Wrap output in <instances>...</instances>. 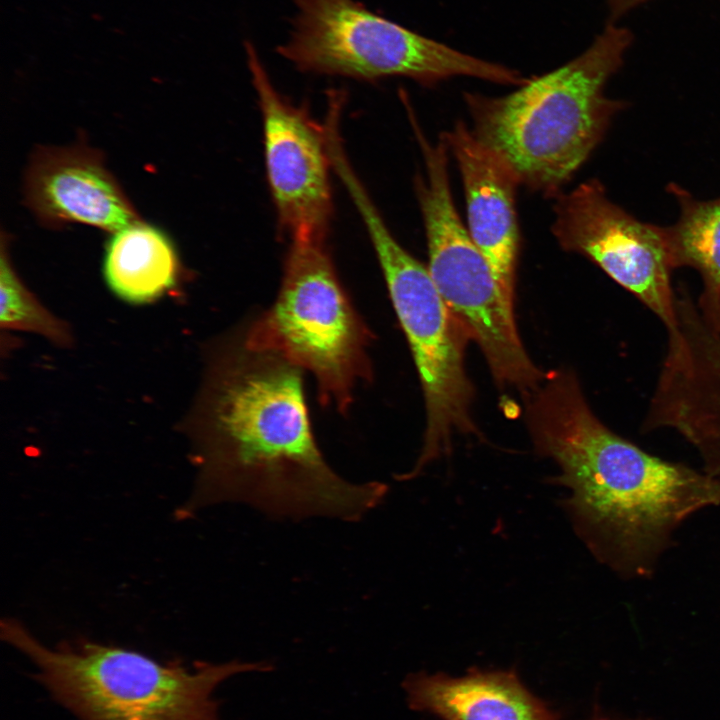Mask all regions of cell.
Instances as JSON below:
<instances>
[{
  "mask_svg": "<svg viewBox=\"0 0 720 720\" xmlns=\"http://www.w3.org/2000/svg\"><path fill=\"white\" fill-rule=\"evenodd\" d=\"M403 687L411 708L445 720H554L511 673L459 678L419 673L409 675Z\"/></svg>",
  "mask_w": 720,
  "mask_h": 720,
  "instance_id": "5bb4252c",
  "label": "cell"
},
{
  "mask_svg": "<svg viewBox=\"0 0 720 720\" xmlns=\"http://www.w3.org/2000/svg\"><path fill=\"white\" fill-rule=\"evenodd\" d=\"M289 40L278 53L305 73L375 81L390 76L431 86L453 76L522 85L518 71L453 49L355 0H292Z\"/></svg>",
  "mask_w": 720,
  "mask_h": 720,
  "instance_id": "ba28073f",
  "label": "cell"
},
{
  "mask_svg": "<svg viewBox=\"0 0 720 720\" xmlns=\"http://www.w3.org/2000/svg\"><path fill=\"white\" fill-rule=\"evenodd\" d=\"M642 429L678 433L698 452L705 472L720 479V333L696 308L685 309L668 335Z\"/></svg>",
  "mask_w": 720,
  "mask_h": 720,
  "instance_id": "8fae6325",
  "label": "cell"
},
{
  "mask_svg": "<svg viewBox=\"0 0 720 720\" xmlns=\"http://www.w3.org/2000/svg\"><path fill=\"white\" fill-rule=\"evenodd\" d=\"M668 190L680 211L667 227L674 267L699 273L702 290L696 304L705 323L720 333V197L696 199L676 184Z\"/></svg>",
  "mask_w": 720,
  "mask_h": 720,
  "instance_id": "2e32d148",
  "label": "cell"
},
{
  "mask_svg": "<svg viewBox=\"0 0 720 720\" xmlns=\"http://www.w3.org/2000/svg\"><path fill=\"white\" fill-rule=\"evenodd\" d=\"M24 199L48 227L78 223L113 233L140 220L102 155L84 144L35 151Z\"/></svg>",
  "mask_w": 720,
  "mask_h": 720,
  "instance_id": "7c38bea8",
  "label": "cell"
},
{
  "mask_svg": "<svg viewBox=\"0 0 720 720\" xmlns=\"http://www.w3.org/2000/svg\"><path fill=\"white\" fill-rule=\"evenodd\" d=\"M441 138L461 173L469 234L490 263L501 286L514 292L519 250L515 194L519 181L511 168L457 122Z\"/></svg>",
  "mask_w": 720,
  "mask_h": 720,
  "instance_id": "4fadbf2b",
  "label": "cell"
},
{
  "mask_svg": "<svg viewBox=\"0 0 720 720\" xmlns=\"http://www.w3.org/2000/svg\"><path fill=\"white\" fill-rule=\"evenodd\" d=\"M411 124L425 165L416 189L432 280L466 336L479 345L497 382L527 393L545 374L532 363L522 345L513 295L498 282L460 219L451 193L445 142L441 138L432 144L416 120Z\"/></svg>",
  "mask_w": 720,
  "mask_h": 720,
  "instance_id": "52a82bcc",
  "label": "cell"
},
{
  "mask_svg": "<svg viewBox=\"0 0 720 720\" xmlns=\"http://www.w3.org/2000/svg\"><path fill=\"white\" fill-rule=\"evenodd\" d=\"M526 395L532 441L559 467L551 482L569 491L563 507L576 534L620 575L649 576L680 524L720 505V479L651 455L610 430L572 374L552 371Z\"/></svg>",
  "mask_w": 720,
  "mask_h": 720,
  "instance_id": "7a4b0ae2",
  "label": "cell"
},
{
  "mask_svg": "<svg viewBox=\"0 0 720 720\" xmlns=\"http://www.w3.org/2000/svg\"><path fill=\"white\" fill-rule=\"evenodd\" d=\"M371 335L343 289L326 241L292 240L278 296L248 329L243 345L310 372L319 400L345 413L371 378Z\"/></svg>",
  "mask_w": 720,
  "mask_h": 720,
  "instance_id": "5b68a950",
  "label": "cell"
},
{
  "mask_svg": "<svg viewBox=\"0 0 720 720\" xmlns=\"http://www.w3.org/2000/svg\"><path fill=\"white\" fill-rule=\"evenodd\" d=\"M649 0H608L610 23L618 20L624 14L638 5Z\"/></svg>",
  "mask_w": 720,
  "mask_h": 720,
  "instance_id": "ac0fdd59",
  "label": "cell"
},
{
  "mask_svg": "<svg viewBox=\"0 0 720 720\" xmlns=\"http://www.w3.org/2000/svg\"><path fill=\"white\" fill-rule=\"evenodd\" d=\"M2 235L0 260V325L8 331L29 332L67 347L72 336L67 325L55 317L24 285L15 272Z\"/></svg>",
  "mask_w": 720,
  "mask_h": 720,
  "instance_id": "e0dca14e",
  "label": "cell"
},
{
  "mask_svg": "<svg viewBox=\"0 0 720 720\" xmlns=\"http://www.w3.org/2000/svg\"><path fill=\"white\" fill-rule=\"evenodd\" d=\"M0 637L35 665V680L79 720H221L213 694L222 682L274 669L266 660L160 662L84 639L48 647L13 618L2 619Z\"/></svg>",
  "mask_w": 720,
  "mask_h": 720,
  "instance_id": "277c9868",
  "label": "cell"
},
{
  "mask_svg": "<svg viewBox=\"0 0 720 720\" xmlns=\"http://www.w3.org/2000/svg\"><path fill=\"white\" fill-rule=\"evenodd\" d=\"M179 275L175 246L159 228L139 220L111 233L104 251L103 276L121 300L151 303L174 288Z\"/></svg>",
  "mask_w": 720,
  "mask_h": 720,
  "instance_id": "9a60e30c",
  "label": "cell"
},
{
  "mask_svg": "<svg viewBox=\"0 0 720 720\" xmlns=\"http://www.w3.org/2000/svg\"><path fill=\"white\" fill-rule=\"evenodd\" d=\"M555 198L552 232L560 246L598 265L649 308L667 332L673 330L675 267L668 228L635 218L612 202L596 179Z\"/></svg>",
  "mask_w": 720,
  "mask_h": 720,
  "instance_id": "9c48e42d",
  "label": "cell"
},
{
  "mask_svg": "<svg viewBox=\"0 0 720 720\" xmlns=\"http://www.w3.org/2000/svg\"><path fill=\"white\" fill-rule=\"evenodd\" d=\"M632 41L628 29L609 23L582 54L508 95L466 93L474 135L519 184L556 197L625 106L604 90Z\"/></svg>",
  "mask_w": 720,
  "mask_h": 720,
  "instance_id": "3957f363",
  "label": "cell"
},
{
  "mask_svg": "<svg viewBox=\"0 0 720 720\" xmlns=\"http://www.w3.org/2000/svg\"><path fill=\"white\" fill-rule=\"evenodd\" d=\"M245 50L262 116L266 174L280 231L290 241H326L333 202L324 125L276 89L251 43H245Z\"/></svg>",
  "mask_w": 720,
  "mask_h": 720,
  "instance_id": "30bf717a",
  "label": "cell"
},
{
  "mask_svg": "<svg viewBox=\"0 0 720 720\" xmlns=\"http://www.w3.org/2000/svg\"><path fill=\"white\" fill-rule=\"evenodd\" d=\"M347 193L370 237L423 389V447L414 467L398 477L410 480L449 453L455 432H476L470 413L473 390L464 365L466 334L440 296L428 268L396 240L363 183L350 182Z\"/></svg>",
  "mask_w": 720,
  "mask_h": 720,
  "instance_id": "8992f818",
  "label": "cell"
},
{
  "mask_svg": "<svg viewBox=\"0 0 720 720\" xmlns=\"http://www.w3.org/2000/svg\"><path fill=\"white\" fill-rule=\"evenodd\" d=\"M199 400L197 477L181 517L236 502L274 519L353 522L386 497V484L352 483L330 467L313 435L302 370L281 357L242 344L215 366Z\"/></svg>",
  "mask_w": 720,
  "mask_h": 720,
  "instance_id": "6da1fadb",
  "label": "cell"
}]
</instances>
